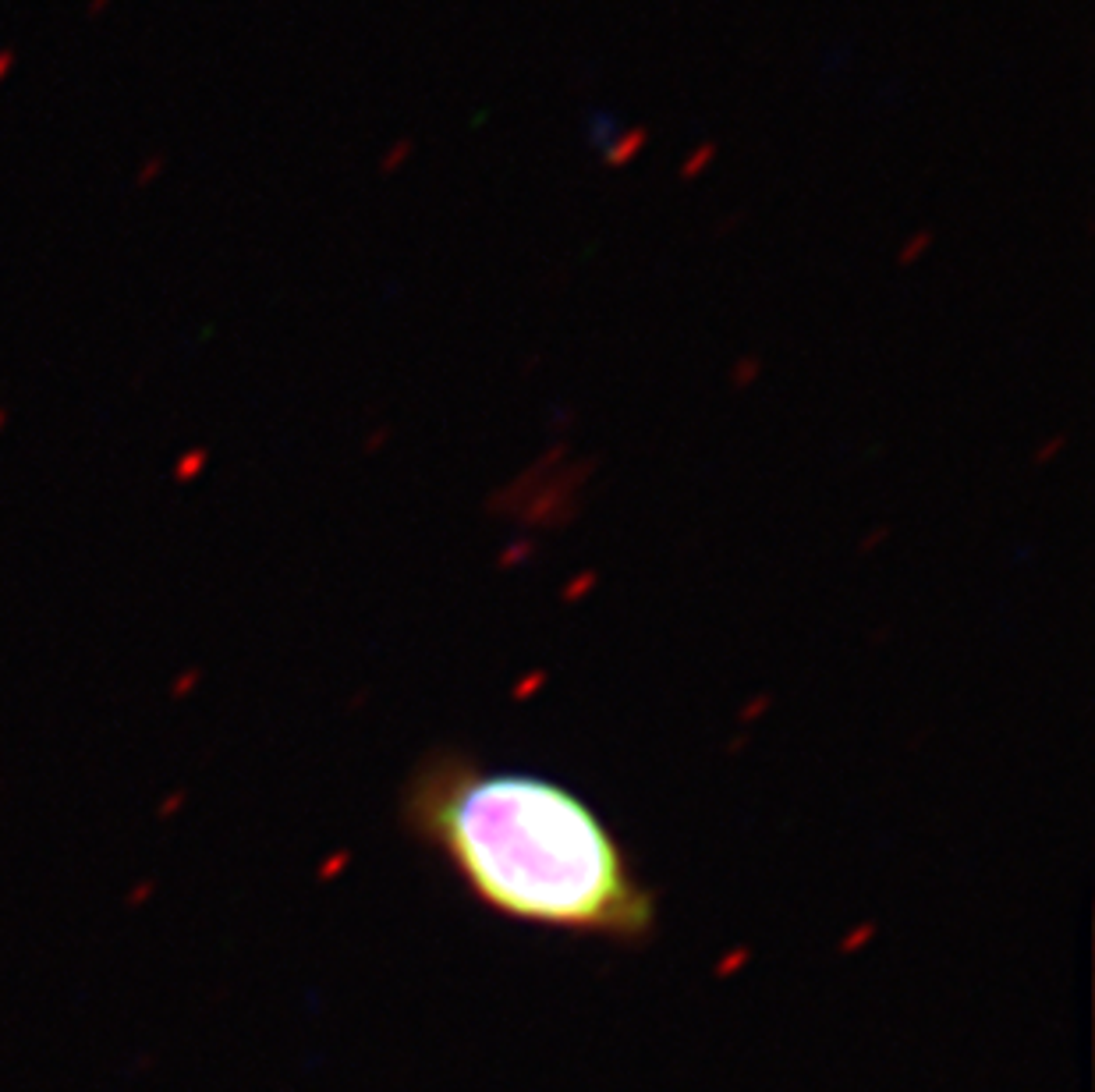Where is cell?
Wrapping results in <instances>:
<instances>
[{
  "label": "cell",
  "instance_id": "obj_1",
  "mask_svg": "<svg viewBox=\"0 0 1095 1092\" xmlns=\"http://www.w3.org/2000/svg\"><path fill=\"white\" fill-rule=\"evenodd\" d=\"M401 819L507 922L613 943L656 933V891L603 813L561 780L436 749L404 784Z\"/></svg>",
  "mask_w": 1095,
  "mask_h": 1092
},
{
  "label": "cell",
  "instance_id": "obj_2",
  "mask_svg": "<svg viewBox=\"0 0 1095 1092\" xmlns=\"http://www.w3.org/2000/svg\"><path fill=\"white\" fill-rule=\"evenodd\" d=\"M649 128L646 125H635V128H624V132H617V135L603 146V167H610V171H621V167H631L646 153L649 146Z\"/></svg>",
  "mask_w": 1095,
  "mask_h": 1092
},
{
  "label": "cell",
  "instance_id": "obj_3",
  "mask_svg": "<svg viewBox=\"0 0 1095 1092\" xmlns=\"http://www.w3.org/2000/svg\"><path fill=\"white\" fill-rule=\"evenodd\" d=\"M716 153H720V146L713 142V138H706V142H698V146H692V150L685 153V160H681V167H677V175H681V181H698V177L706 175L713 164H716Z\"/></svg>",
  "mask_w": 1095,
  "mask_h": 1092
},
{
  "label": "cell",
  "instance_id": "obj_4",
  "mask_svg": "<svg viewBox=\"0 0 1095 1092\" xmlns=\"http://www.w3.org/2000/svg\"><path fill=\"white\" fill-rule=\"evenodd\" d=\"M933 238H936L933 227H919V231H911L908 238H904V245L897 249V263H900V266H911V263H915V259H921L925 252L933 249Z\"/></svg>",
  "mask_w": 1095,
  "mask_h": 1092
},
{
  "label": "cell",
  "instance_id": "obj_5",
  "mask_svg": "<svg viewBox=\"0 0 1095 1092\" xmlns=\"http://www.w3.org/2000/svg\"><path fill=\"white\" fill-rule=\"evenodd\" d=\"M411 153H415V138H398L394 146H386V153L380 156V175H398L411 160Z\"/></svg>",
  "mask_w": 1095,
  "mask_h": 1092
},
{
  "label": "cell",
  "instance_id": "obj_6",
  "mask_svg": "<svg viewBox=\"0 0 1095 1092\" xmlns=\"http://www.w3.org/2000/svg\"><path fill=\"white\" fill-rule=\"evenodd\" d=\"M741 220H745V210H734V214L723 216L720 224H716V235H731V231H734V227L741 224Z\"/></svg>",
  "mask_w": 1095,
  "mask_h": 1092
}]
</instances>
